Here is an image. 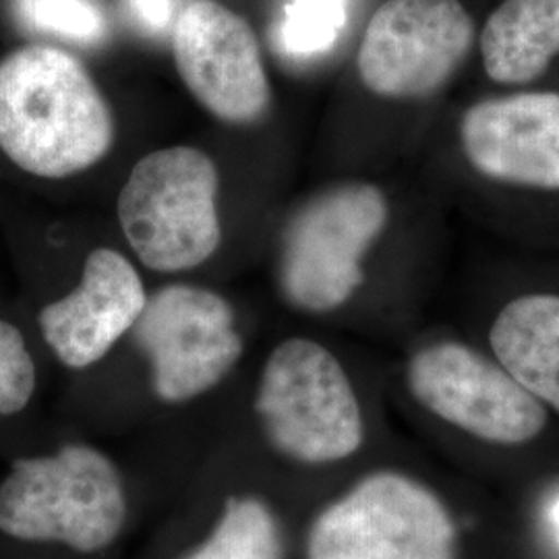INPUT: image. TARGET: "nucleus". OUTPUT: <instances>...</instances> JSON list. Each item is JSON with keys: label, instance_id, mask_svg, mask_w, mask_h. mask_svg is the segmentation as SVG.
Returning <instances> with one entry per match:
<instances>
[{"label": "nucleus", "instance_id": "1", "mask_svg": "<svg viewBox=\"0 0 559 559\" xmlns=\"http://www.w3.org/2000/svg\"><path fill=\"white\" fill-rule=\"evenodd\" d=\"M112 141L110 104L71 52L34 41L0 59V154L23 175H80Z\"/></svg>", "mask_w": 559, "mask_h": 559}, {"label": "nucleus", "instance_id": "2", "mask_svg": "<svg viewBox=\"0 0 559 559\" xmlns=\"http://www.w3.org/2000/svg\"><path fill=\"white\" fill-rule=\"evenodd\" d=\"M124 514L115 464L87 445L17 460L0 483V531L13 539L62 543L94 554L119 537Z\"/></svg>", "mask_w": 559, "mask_h": 559}, {"label": "nucleus", "instance_id": "3", "mask_svg": "<svg viewBox=\"0 0 559 559\" xmlns=\"http://www.w3.org/2000/svg\"><path fill=\"white\" fill-rule=\"evenodd\" d=\"M221 175L198 147L175 145L143 156L119 195L122 235L154 272H182L221 247Z\"/></svg>", "mask_w": 559, "mask_h": 559}, {"label": "nucleus", "instance_id": "4", "mask_svg": "<svg viewBox=\"0 0 559 559\" xmlns=\"http://www.w3.org/2000/svg\"><path fill=\"white\" fill-rule=\"evenodd\" d=\"M258 413L280 452L305 464L348 459L365 438L355 388L338 359L316 340H286L270 355Z\"/></svg>", "mask_w": 559, "mask_h": 559}, {"label": "nucleus", "instance_id": "5", "mask_svg": "<svg viewBox=\"0 0 559 559\" xmlns=\"http://www.w3.org/2000/svg\"><path fill=\"white\" fill-rule=\"evenodd\" d=\"M459 531L419 480L381 471L359 480L313 522L307 559H456Z\"/></svg>", "mask_w": 559, "mask_h": 559}, {"label": "nucleus", "instance_id": "6", "mask_svg": "<svg viewBox=\"0 0 559 559\" xmlns=\"http://www.w3.org/2000/svg\"><path fill=\"white\" fill-rule=\"evenodd\" d=\"M388 222L376 185L348 182L307 201L290 218L280 251V286L307 313H330L362 284V258Z\"/></svg>", "mask_w": 559, "mask_h": 559}, {"label": "nucleus", "instance_id": "7", "mask_svg": "<svg viewBox=\"0 0 559 559\" xmlns=\"http://www.w3.org/2000/svg\"><path fill=\"white\" fill-rule=\"evenodd\" d=\"M475 41L460 0H385L357 55L362 85L385 100H420L456 73Z\"/></svg>", "mask_w": 559, "mask_h": 559}, {"label": "nucleus", "instance_id": "8", "mask_svg": "<svg viewBox=\"0 0 559 559\" xmlns=\"http://www.w3.org/2000/svg\"><path fill=\"white\" fill-rule=\"evenodd\" d=\"M133 338L150 360L154 392L164 402L210 392L242 355L230 302L191 284L164 286L150 297Z\"/></svg>", "mask_w": 559, "mask_h": 559}, {"label": "nucleus", "instance_id": "9", "mask_svg": "<svg viewBox=\"0 0 559 559\" xmlns=\"http://www.w3.org/2000/svg\"><path fill=\"white\" fill-rule=\"evenodd\" d=\"M406 383L420 406L477 440L522 445L547 423L543 402L500 362L459 342L425 346L408 362Z\"/></svg>", "mask_w": 559, "mask_h": 559}, {"label": "nucleus", "instance_id": "10", "mask_svg": "<svg viewBox=\"0 0 559 559\" xmlns=\"http://www.w3.org/2000/svg\"><path fill=\"white\" fill-rule=\"evenodd\" d=\"M180 80L216 119L251 124L267 112L272 87L253 27L216 0L191 2L175 23Z\"/></svg>", "mask_w": 559, "mask_h": 559}, {"label": "nucleus", "instance_id": "11", "mask_svg": "<svg viewBox=\"0 0 559 559\" xmlns=\"http://www.w3.org/2000/svg\"><path fill=\"white\" fill-rule=\"evenodd\" d=\"M460 143L485 179L559 191V94L479 102L460 120Z\"/></svg>", "mask_w": 559, "mask_h": 559}, {"label": "nucleus", "instance_id": "12", "mask_svg": "<svg viewBox=\"0 0 559 559\" xmlns=\"http://www.w3.org/2000/svg\"><path fill=\"white\" fill-rule=\"evenodd\" d=\"M145 302L133 263L102 247L87 255L78 288L41 309V336L62 365L85 369L133 330Z\"/></svg>", "mask_w": 559, "mask_h": 559}, {"label": "nucleus", "instance_id": "13", "mask_svg": "<svg viewBox=\"0 0 559 559\" xmlns=\"http://www.w3.org/2000/svg\"><path fill=\"white\" fill-rule=\"evenodd\" d=\"M489 342L501 367L559 413V295H524L508 302Z\"/></svg>", "mask_w": 559, "mask_h": 559}, {"label": "nucleus", "instance_id": "14", "mask_svg": "<svg viewBox=\"0 0 559 559\" xmlns=\"http://www.w3.org/2000/svg\"><path fill=\"white\" fill-rule=\"evenodd\" d=\"M559 55V0H503L480 34L489 80L522 85L539 80Z\"/></svg>", "mask_w": 559, "mask_h": 559}, {"label": "nucleus", "instance_id": "15", "mask_svg": "<svg viewBox=\"0 0 559 559\" xmlns=\"http://www.w3.org/2000/svg\"><path fill=\"white\" fill-rule=\"evenodd\" d=\"M189 559H280L276 520L260 500L233 498L212 537Z\"/></svg>", "mask_w": 559, "mask_h": 559}, {"label": "nucleus", "instance_id": "16", "mask_svg": "<svg viewBox=\"0 0 559 559\" xmlns=\"http://www.w3.org/2000/svg\"><path fill=\"white\" fill-rule=\"evenodd\" d=\"M346 23V0H293L280 29L282 48L293 57L328 52Z\"/></svg>", "mask_w": 559, "mask_h": 559}, {"label": "nucleus", "instance_id": "17", "mask_svg": "<svg viewBox=\"0 0 559 559\" xmlns=\"http://www.w3.org/2000/svg\"><path fill=\"white\" fill-rule=\"evenodd\" d=\"M36 362L17 325L0 320V415L21 413L34 399Z\"/></svg>", "mask_w": 559, "mask_h": 559}, {"label": "nucleus", "instance_id": "18", "mask_svg": "<svg viewBox=\"0 0 559 559\" xmlns=\"http://www.w3.org/2000/svg\"><path fill=\"white\" fill-rule=\"evenodd\" d=\"M23 17L34 27L80 41L100 40L106 23L90 0H23Z\"/></svg>", "mask_w": 559, "mask_h": 559}, {"label": "nucleus", "instance_id": "19", "mask_svg": "<svg viewBox=\"0 0 559 559\" xmlns=\"http://www.w3.org/2000/svg\"><path fill=\"white\" fill-rule=\"evenodd\" d=\"M131 4L147 27L162 29L170 20V0H131Z\"/></svg>", "mask_w": 559, "mask_h": 559}, {"label": "nucleus", "instance_id": "20", "mask_svg": "<svg viewBox=\"0 0 559 559\" xmlns=\"http://www.w3.org/2000/svg\"><path fill=\"white\" fill-rule=\"evenodd\" d=\"M551 520H554V524H556V531H558L559 535V500L554 503V508H551Z\"/></svg>", "mask_w": 559, "mask_h": 559}]
</instances>
